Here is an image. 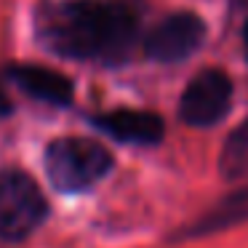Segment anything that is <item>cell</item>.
Wrapping results in <instances>:
<instances>
[{"label":"cell","mask_w":248,"mask_h":248,"mask_svg":"<svg viewBox=\"0 0 248 248\" xmlns=\"http://www.w3.org/2000/svg\"><path fill=\"white\" fill-rule=\"evenodd\" d=\"M243 46H246V56H248V22H246V27H243Z\"/></svg>","instance_id":"cell-11"},{"label":"cell","mask_w":248,"mask_h":248,"mask_svg":"<svg viewBox=\"0 0 248 248\" xmlns=\"http://www.w3.org/2000/svg\"><path fill=\"white\" fill-rule=\"evenodd\" d=\"M48 216L43 189L30 173L19 168L0 171V237L3 240H24Z\"/></svg>","instance_id":"cell-3"},{"label":"cell","mask_w":248,"mask_h":248,"mask_svg":"<svg viewBox=\"0 0 248 248\" xmlns=\"http://www.w3.org/2000/svg\"><path fill=\"white\" fill-rule=\"evenodd\" d=\"M11 109H14L11 99H8V93L3 91V86H0V118H8V115H11Z\"/></svg>","instance_id":"cell-10"},{"label":"cell","mask_w":248,"mask_h":248,"mask_svg":"<svg viewBox=\"0 0 248 248\" xmlns=\"http://www.w3.org/2000/svg\"><path fill=\"white\" fill-rule=\"evenodd\" d=\"M219 171L230 182L248 179V120L230 134L219 157Z\"/></svg>","instance_id":"cell-8"},{"label":"cell","mask_w":248,"mask_h":248,"mask_svg":"<svg viewBox=\"0 0 248 248\" xmlns=\"http://www.w3.org/2000/svg\"><path fill=\"white\" fill-rule=\"evenodd\" d=\"M35 32L59 56L120 64L139 38V19L118 0H59L38 8Z\"/></svg>","instance_id":"cell-1"},{"label":"cell","mask_w":248,"mask_h":248,"mask_svg":"<svg viewBox=\"0 0 248 248\" xmlns=\"http://www.w3.org/2000/svg\"><path fill=\"white\" fill-rule=\"evenodd\" d=\"M93 125L104 131L107 136L125 144H157L163 139V120L155 112H144V109H112V112H102L93 118Z\"/></svg>","instance_id":"cell-7"},{"label":"cell","mask_w":248,"mask_h":248,"mask_svg":"<svg viewBox=\"0 0 248 248\" xmlns=\"http://www.w3.org/2000/svg\"><path fill=\"white\" fill-rule=\"evenodd\" d=\"M246 216H248V187L243 189L240 195H232L227 203H221L208 219H203V224L195 232H211V230H216V227L232 224L235 219H246Z\"/></svg>","instance_id":"cell-9"},{"label":"cell","mask_w":248,"mask_h":248,"mask_svg":"<svg viewBox=\"0 0 248 248\" xmlns=\"http://www.w3.org/2000/svg\"><path fill=\"white\" fill-rule=\"evenodd\" d=\"M232 80L221 70H203L187 83L179 99V118L192 128H211L232 107Z\"/></svg>","instance_id":"cell-4"},{"label":"cell","mask_w":248,"mask_h":248,"mask_svg":"<svg viewBox=\"0 0 248 248\" xmlns=\"http://www.w3.org/2000/svg\"><path fill=\"white\" fill-rule=\"evenodd\" d=\"M43 168L51 187L64 195L88 192L112 171V155L96 139L62 136L43 152Z\"/></svg>","instance_id":"cell-2"},{"label":"cell","mask_w":248,"mask_h":248,"mask_svg":"<svg viewBox=\"0 0 248 248\" xmlns=\"http://www.w3.org/2000/svg\"><path fill=\"white\" fill-rule=\"evenodd\" d=\"M6 75L30 99H38V102L51 104V107H67L72 102V91H75L72 80L62 72L51 70V67L24 62V64H11Z\"/></svg>","instance_id":"cell-6"},{"label":"cell","mask_w":248,"mask_h":248,"mask_svg":"<svg viewBox=\"0 0 248 248\" xmlns=\"http://www.w3.org/2000/svg\"><path fill=\"white\" fill-rule=\"evenodd\" d=\"M205 40V22L192 11H176L157 22L144 40V51L150 59L163 64L184 62L203 46Z\"/></svg>","instance_id":"cell-5"}]
</instances>
